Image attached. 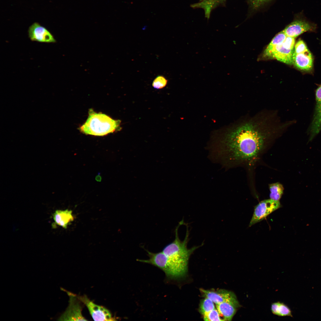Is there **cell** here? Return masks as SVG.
<instances>
[{"instance_id": "obj_15", "label": "cell", "mask_w": 321, "mask_h": 321, "mask_svg": "<svg viewBox=\"0 0 321 321\" xmlns=\"http://www.w3.org/2000/svg\"><path fill=\"white\" fill-rule=\"evenodd\" d=\"M271 311L273 314L279 316L292 317L289 308L283 303L279 302L272 304Z\"/></svg>"}, {"instance_id": "obj_18", "label": "cell", "mask_w": 321, "mask_h": 321, "mask_svg": "<svg viewBox=\"0 0 321 321\" xmlns=\"http://www.w3.org/2000/svg\"><path fill=\"white\" fill-rule=\"evenodd\" d=\"M287 36L282 31L278 34L267 47L264 53L267 52L279 44L282 43Z\"/></svg>"}, {"instance_id": "obj_4", "label": "cell", "mask_w": 321, "mask_h": 321, "mask_svg": "<svg viewBox=\"0 0 321 321\" xmlns=\"http://www.w3.org/2000/svg\"><path fill=\"white\" fill-rule=\"evenodd\" d=\"M65 291L69 297L68 306L65 312L59 318V320L85 321L87 320L82 315V302L77 295L71 292Z\"/></svg>"}, {"instance_id": "obj_19", "label": "cell", "mask_w": 321, "mask_h": 321, "mask_svg": "<svg viewBox=\"0 0 321 321\" xmlns=\"http://www.w3.org/2000/svg\"><path fill=\"white\" fill-rule=\"evenodd\" d=\"M203 318L204 321H223L218 311L215 309L203 315Z\"/></svg>"}, {"instance_id": "obj_1", "label": "cell", "mask_w": 321, "mask_h": 321, "mask_svg": "<svg viewBox=\"0 0 321 321\" xmlns=\"http://www.w3.org/2000/svg\"><path fill=\"white\" fill-rule=\"evenodd\" d=\"M266 136L255 122L244 123L225 136L216 152L225 162L250 161L263 149Z\"/></svg>"}, {"instance_id": "obj_12", "label": "cell", "mask_w": 321, "mask_h": 321, "mask_svg": "<svg viewBox=\"0 0 321 321\" xmlns=\"http://www.w3.org/2000/svg\"><path fill=\"white\" fill-rule=\"evenodd\" d=\"M200 290L204 297L210 299L216 304L237 298L233 292L224 289L215 290L200 289Z\"/></svg>"}, {"instance_id": "obj_2", "label": "cell", "mask_w": 321, "mask_h": 321, "mask_svg": "<svg viewBox=\"0 0 321 321\" xmlns=\"http://www.w3.org/2000/svg\"><path fill=\"white\" fill-rule=\"evenodd\" d=\"M179 227L178 226L175 229L174 240L166 245L162 251L153 253L151 258L152 264L161 269L169 278H177L186 274L190 256L200 246L188 248V230H187L184 240L181 241L178 235Z\"/></svg>"}, {"instance_id": "obj_21", "label": "cell", "mask_w": 321, "mask_h": 321, "mask_svg": "<svg viewBox=\"0 0 321 321\" xmlns=\"http://www.w3.org/2000/svg\"><path fill=\"white\" fill-rule=\"evenodd\" d=\"M309 50L304 42L302 40H299L295 45L294 53L298 54L306 52Z\"/></svg>"}, {"instance_id": "obj_13", "label": "cell", "mask_w": 321, "mask_h": 321, "mask_svg": "<svg viewBox=\"0 0 321 321\" xmlns=\"http://www.w3.org/2000/svg\"><path fill=\"white\" fill-rule=\"evenodd\" d=\"M293 64L298 69L304 71H310L312 69L313 59L309 50L306 52L293 54Z\"/></svg>"}, {"instance_id": "obj_3", "label": "cell", "mask_w": 321, "mask_h": 321, "mask_svg": "<svg viewBox=\"0 0 321 321\" xmlns=\"http://www.w3.org/2000/svg\"><path fill=\"white\" fill-rule=\"evenodd\" d=\"M88 114L86 121L79 128L83 133L102 136L121 129L119 120L114 119L101 113H97L91 109L89 110Z\"/></svg>"}, {"instance_id": "obj_11", "label": "cell", "mask_w": 321, "mask_h": 321, "mask_svg": "<svg viewBox=\"0 0 321 321\" xmlns=\"http://www.w3.org/2000/svg\"><path fill=\"white\" fill-rule=\"evenodd\" d=\"M240 307L237 298L216 304V309L223 321H231L237 309Z\"/></svg>"}, {"instance_id": "obj_23", "label": "cell", "mask_w": 321, "mask_h": 321, "mask_svg": "<svg viewBox=\"0 0 321 321\" xmlns=\"http://www.w3.org/2000/svg\"><path fill=\"white\" fill-rule=\"evenodd\" d=\"M267 0H251L253 4L256 5H259Z\"/></svg>"}, {"instance_id": "obj_10", "label": "cell", "mask_w": 321, "mask_h": 321, "mask_svg": "<svg viewBox=\"0 0 321 321\" xmlns=\"http://www.w3.org/2000/svg\"><path fill=\"white\" fill-rule=\"evenodd\" d=\"M315 26L304 20L295 21L287 26L283 30L287 37H295L307 31H314Z\"/></svg>"}, {"instance_id": "obj_22", "label": "cell", "mask_w": 321, "mask_h": 321, "mask_svg": "<svg viewBox=\"0 0 321 321\" xmlns=\"http://www.w3.org/2000/svg\"><path fill=\"white\" fill-rule=\"evenodd\" d=\"M295 38L287 37L282 45L284 47L288 49H294L295 43Z\"/></svg>"}, {"instance_id": "obj_5", "label": "cell", "mask_w": 321, "mask_h": 321, "mask_svg": "<svg viewBox=\"0 0 321 321\" xmlns=\"http://www.w3.org/2000/svg\"><path fill=\"white\" fill-rule=\"evenodd\" d=\"M281 206L279 201L270 199L260 202L254 207L249 226L262 221L270 213L280 207Z\"/></svg>"}, {"instance_id": "obj_9", "label": "cell", "mask_w": 321, "mask_h": 321, "mask_svg": "<svg viewBox=\"0 0 321 321\" xmlns=\"http://www.w3.org/2000/svg\"><path fill=\"white\" fill-rule=\"evenodd\" d=\"M282 43L278 44L268 52L264 53V55L266 57L276 59L287 64H293L294 50L284 47L282 45Z\"/></svg>"}, {"instance_id": "obj_24", "label": "cell", "mask_w": 321, "mask_h": 321, "mask_svg": "<svg viewBox=\"0 0 321 321\" xmlns=\"http://www.w3.org/2000/svg\"><path fill=\"white\" fill-rule=\"evenodd\" d=\"M222 0V1H223V0Z\"/></svg>"}, {"instance_id": "obj_6", "label": "cell", "mask_w": 321, "mask_h": 321, "mask_svg": "<svg viewBox=\"0 0 321 321\" xmlns=\"http://www.w3.org/2000/svg\"><path fill=\"white\" fill-rule=\"evenodd\" d=\"M78 299L85 304L94 320L95 321H113L115 318L107 309L91 301L86 295H77Z\"/></svg>"}, {"instance_id": "obj_7", "label": "cell", "mask_w": 321, "mask_h": 321, "mask_svg": "<svg viewBox=\"0 0 321 321\" xmlns=\"http://www.w3.org/2000/svg\"><path fill=\"white\" fill-rule=\"evenodd\" d=\"M29 37L33 41L46 43H54L56 40L46 28L39 23L35 22L29 27Z\"/></svg>"}, {"instance_id": "obj_8", "label": "cell", "mask_w": 321, "mask_h": 321, "mask_svg": "<svg viewBox=\"0 0 321 321\" xmlns=\"http://www.w3.org/2000/svg\"><path fill=\"white\" fill-rule=\"evenodd\" d=\"M316 105L314 114L309 129V140H312L321 130V85L315 92Z\"/></svg>"}, {"instance_id": "obj_16", "label": "cell", "mask_w": 321, "mask_h": 321, "mask_svg": "<svg viewBox=\"0 0 321 321\" xmlns=\"http://www.w3.org/2000/svg\"><path fill=\"white\" fill-rule=\"evenodd\" d=\"M270 192V199L279 201L284 191V188L282 184L279 182L272 183L269 185Z\"/></svg>"}, {"instance_id": "obj_14", "label": "cell", "mask_w": 321, "mask_h": 321, "mask_svg": "<svg viewBox=\"0 0 321 321\" xmlns=\"http://www.w3.org/2000/svg\"><path fill=\"white\" fill-rule=\"evenodd\" d=\"M52 217L54 221L52 224L53 228H56L57 225L66 229L67 226L74 220L72 211L68 209L57 210L52 214Z\"/></svg>"}, {"instance_id": "obj_20", "label": "cell", "mask_w": 321, "mask_h": 321, "mask_svg": "<svg viewBox=\"0 0 321 321\" xmlns=\"http://www.w3.org/2000/svg\"><path fill=\"white\" fill-rule=\"evenodd\" d=\"M167 83V80L164 76L159 75L157 77L152 83V86L155 89H160L165 87Z\"/></svg>"}, {"instance_id": "obj_17", "label": "cell", "mask_w": 321, "mask_h": 321, "mask_svg": "<svg viewBox=\"0 0 321 321\" xmlns=\"http://www.w3.org/2000/svg\"><path fill=\"white\" fill-rule=\"evenodd\" d=\"M215 309L214 303L210 299L205 298L200 302L199 310L203 315Z\"/></svg>"}]
</instances>
